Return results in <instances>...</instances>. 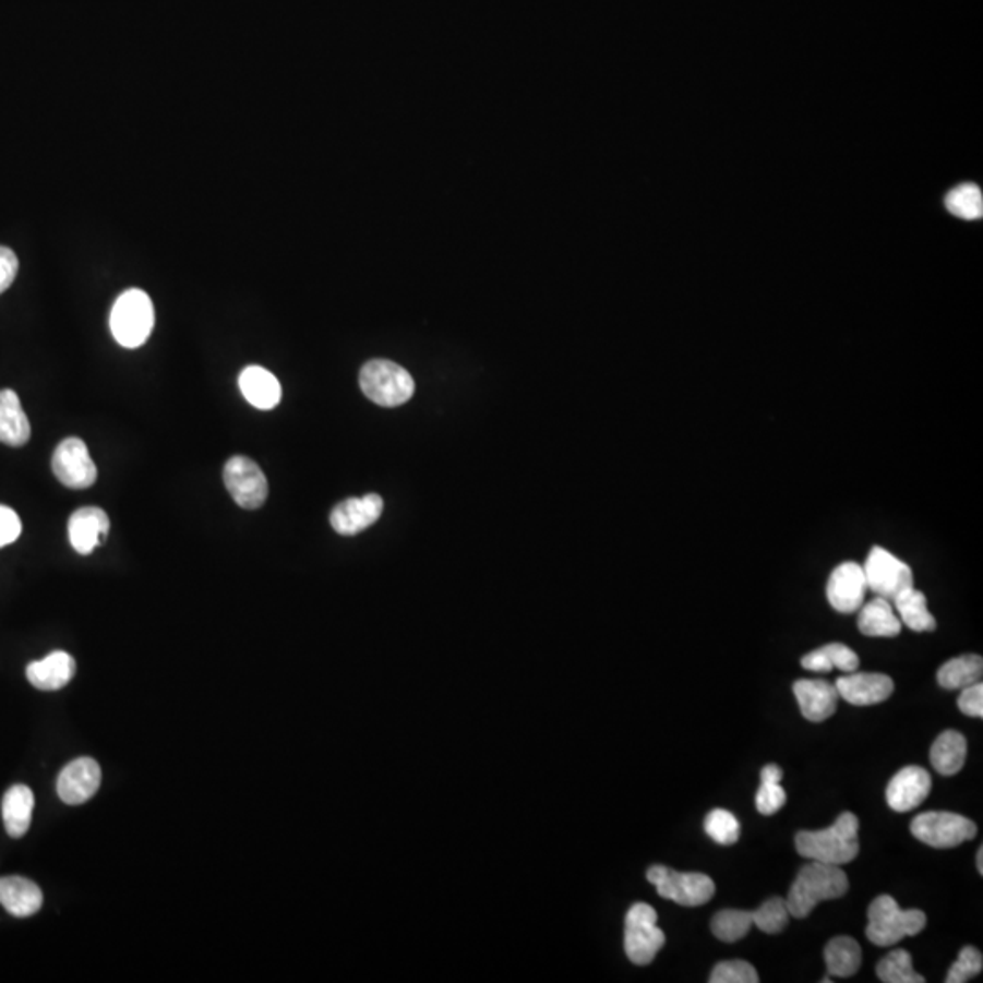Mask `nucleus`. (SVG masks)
Returning a JSON list of instances; mask_svg holds the SVG:
<instances>
[{"instance_id": "dca6fc26", "label": "nucleus", "mask_w": 983, "mask_h": 983, "mask_svg": "<svg viewBox=\"0 0 983 983\" xmlns=\"http://www.w3.org/2000/svg\"><path fill=\"white\" fill-rule=\"evenodd\" d=\"M383 498L377 494L350 498L332 511L331 525L341 536H356L372 527L383 514Z\"/></svg>"}, {"instance_id": "473e14b6", "label": "nucleus", "mask_w": 983, "mask_h": 983, "mask_svg": "<svg viewBox=\"0 0 983 983\" xmlns=\"http://www.w3.org/2000/svg\"><path fill=\"white\" fill-rule=\"evenodd\" d=\"M704 827L710 840H715L720 846L736 843L740 840V832H742V827H740L736 816L726 811V808L710 811L707 814V818H705Z\"/></svg>"}, {"instance_id": "2f4dec72", "label": "nucleus", "mask_w": 983, "mask_h": 983, "mask_svg": "<svg viewBox=\"0 0 983 983\" xmlns=\"http://www.w3.org/2000/svg\"><path fill=\"white\" fill-rule=\"evenodd\" d=\"M945 204L950 214L961 217V219H980L983 214L982 192L974 184H961V187L955 188L945 199Z\"/></svg>"}, {"instance_id": "c85d7f7f", "label": "nucleus", "mask_w": 983, "mask_h": 983, "mask_svg": "<svg viewBox=\"0 0 983 983\" xmlns=\"http://www.w3.org/2000/svg\"><path fill=\"white\" fill-rule=\"evenodd\" d=\"M895 609L900 615V621L907 628L914 632H933L936 628V620L928 612L925 594L911 587L898 594L895 599Z\"/></svg>"}, {"instance_id": "72a5a7b5", "label": "nucleus", "mask_w": 983, "mask_h": 983, "mask_svg": "<svg viewBox=\"0 0 983 983\" xmlns=\"http://www.w3.org/2000/svg\"><path fill=\"white\" fill-rule=\"evenodd\" d=\"M791 914L787 903L780 896L769 898L758 911H753V925L764 931L765 934H778L789 925Z\"/></svg>"}, {"instance_id": "58836bf2", "label": "nucleus", "mask_w": 983, "mask_h": 983, "mask_svg": "<svg viewBox=\"0 0 983 983\" xmlns=\"http://www.w3.org/2000/svg\"><path fill=\"white\" fill-rule=\"evenodd\" d=\"M958 709L963 715L971 716V718H983L982 683H972L969 687L961 688L960 698H958Z\"/></svg>"}, {"instance_id": "393cba45", "label": "nucleus", "mask_w": 983, "mask_h": 983, "mask_svg": "<svg viewBox=\"0 0 983 983\" xmlns=\"http://www.w3.org/2000/svg\"><path fill=\"white\" fill-rule=\"evenodd\" d=\"M966 736L956 731H945L931 747V764L942 776H955L966 765Z\"/></svg>"}, {"instance_id": "5701e85b", "label": "nucleus", "mask_w": 983, "mask_h": 983, "mask_svg": "<svg viewBox=\"0 0 983 983\" xmlns=\"http://www.w3.org/2000/svg\"><path fill=\"white\" fill-rule=\"evenodd\" d=\"M858 628L863 636L868 637H895L901 632V621L896 615L895 607L889 599L874 598L867 604H862Z\"/></svg>"}, {"instance_id": "f704fd0d", "label": "nucleus", "mask_w": 983, "mask_h": 983, "mask_svg": "<svg viewBox=\"0 0 983 983\" xmlns=\"http://www.w3.org/2000/svg\"><path fill=\"white\" fill-rule=\"evenodd\" d=\"M710 983H758V971L748 961L729 960L720 961L712 969Z\"/></svg>"}, {"instance_id": "20e7f679", "label": "nucleus", "mask_w": 983, "mask_h": 983, "mask_svg": "<svg viewBox=\"0 0 983 983\" xmlns=\"http://www.w3.org/2000/svg\"><path fill=\"white\" fill-rule=\"evenodd\" d=\"M154 326V302L146 291L130 288L117 297L116 304L111 308L110 328L121 347H143L152 336Z\"/></svg>"}, {"instance_id": "412c9836", "label": "nucleus", "mask_w": 983, "mask_h": 983, "mask_svg": "<svg viewBox=\"0 0 983 983\" xmlns=\"http://www.w3.org/2000/svg\"><path fill=\"white\" fill-rule=\"evenodd\" d=\"M239 388L244 399L259 410H272L279 405L283 396L279 381L263 367H247L242 370Z\"/></svg>"}, {"instance_id": "6e6552de", "label": "nucleus", "mask_w": 983, "mask_h": 983, "mask_svg": "<svg viewBox=\"0 0 983 983\" xmlns=\"http://www.w3.org/2000/svg\"><path fill=\"white\" fill-rule=\"evenodd\" d=\"M911 832L934 849H952L976 836V824L956 813H923L912 819Z\"/></svg>"}, {"instance_id": "ddd939ff", "label": "nucleus", "mask_w": 983, "mask_h": 983, "mask_svg": "<svg viewBox=\"0 0 983 983\" xmlns=\"http://www.w3.org/2000/svg\"><path fill=\"white\" fill-rule=\"evenodd\" d=\"M103 772L95 759L77 758L62 769L57 792L68 805H83L99 791Z\"/></svg>"}, {"instance_id": "a878e982", "label": "nucleus", "mask_w": 983, "mask_h": 983, "mask_svg": "<svg viewBox=\"0 0 983 983\" xmlns=\"http://www.w3.org/2000/svg\"><path fill=\"white\" fill-rule=\"evenodd\" d=\"M802 667L811 672H830L832 669H838L847 674V672L858 671L860 658L851 647H847L843 643H829V645L803 656Z\"/></svg>"}, {"instance_id": "b1692460", "label": "nucleus", "mask_w": 983, "mask_h": 983, "mask_svg": "<svg viewBox=\"0 0 983 983\" xmlns=\"http://www.w3.org/2000/svg\"><path fill=\"white\" fill-rule=\"evenodd\" d=\"M35 798L32 789L26 786H13L4 794L2 800V818L7 825L8 835L12 838H23L32 825Z\"/></svg>"}, {"instance_id": "e433bc0d", "label": "nucleus", "mask_w": 983, "mask_h": 983, "mask_svg": "<svg viewBox=\"0 0 983 983\" xmlns=\"http://www.w3.org/2000/svg\"><path fill=\"white\" fill-rule=\"evenodd\" d=\"M787 802V792L781 787V781H762L758 794H756V808L764 816H772L778 813Z\"/></svg>"}, {"instance_id": "7c9ffc66", "label": "nucleus", "mask_w": 983, "mask_h": 983, "mask_svg": "<svg viewBox=\"0 0 983 983\" xmlns=\"http://www.w3.org/2000/svg\"><path fill=\"white\" fill-rule=\"evenodd\" d=\"M884 983H923L925 978L912 969V956L903 949L890 950L876 967Z\"/></svg>"}, {"instance_id": "bb28decb", "label": "nucleus", "mask_w": 983, "mask_h": 983, "mask_svg": "<svg viewBox=\"0 0 983 983\" xmlns=\"http://www.w3.org/2000/svg\"><path fill=\"white\" fill-rule=\"evenodd\" d=\"M825 966L832 976H854L862 967V949L851 936H836L825 945Z\"/></svg>"}, {"instance_id": "aec40b11", "label": "nucleus", "mask_w": 983, "mask_h": 983, "mask_svg": "<svg viewBox=\"0 0 983 983\" xmlns=\"http://www.w3.org/2000/svg\"><path fill=\"white\" fill-rule=\"evenodd\" d=\"M0 906L13 916H34L43 907V890L32 879L21 876L0 878Z\"/></svg>"}, {"instance_id": "cd10ccee", "label": "nucleus", "mask_w": 983, "mask_h": 983, "mask_svg": "<svg viewBox=\"0 0 983 983\" xmlns=\"http://www.w3.org/2000/svg\"><path fill=\"white\" fill-rule=\"evenodd\" d=\"M982 674V656L966 654V656L952 658V660L939 667L936 678H938L939 687L947 688V691H961V688L969 687L972 683L980 682Z\"/></svg>"}, {"instance_id": "79ce46f5", "label": "nucleus", "mask_w": 983, "mask_h": 983, "mask_svg": "<svg viewBox=\"0 0 983 983\" xmlns=\"http://www.w3.org/2000/svg\"><path fill=\"white\" fill-rule=\"evenodd\" d=\"M976 863L978 873L983 874V847H980V849H978Z\"/></svg>"}, {"instance_id": "a211bd4d", "label": "nucleus", "mask_w": 983, "mask_h": 983, "mask_svg": "<svg viewBox=\"0 0 983 983\" xmlns=\"http://www.w3.org/2000/svg\"><path fill=\"white\" fill-rule=\"evenodd\" d=\"M792 691L805 720L822 723L835 715L840 699L835 685L824 680H798Z\"/></svg>"}, {"instance_id": "f257e3e1", "label": "nucleus", "mask_w": 983, "mask_h": 983, "mask_svg": "<svg viewBox=\"0 0 983 983\" xmlns=\"http://www.w3.org/2000/svg\"><path fill=\"white\" fill-rule=\"evenodd\" d=\"M858 830H860V822L854 814H840L829 829L798 832V854L808 858L813 862L829 863V865L841 867L846 863H851L860 852Z\"/></svg>"}, {"instance_id": "39448f33", "label": "nucleus", "mask_w": 983, "mask_h": 983, "mask_svg": "<svg viewBox=\"0 0 983 983\" xmlns=\"http://www.w3.org/2000/svg\"><path fill=\"white\" fill-rule=\"evenodd\" d=\"M359 386L370 401L386 408L401 407L416 392L412 375L388 359H372L364 364L359 372Z\"/></svg>"}, {"instance_id": "a19ab883", "label": "nucleus", "mask_w": 983, "mask_h": 983, "mask_svg": "<svg viewBox=\"0 0 983 983\" xmlns=\"http://www.w3.org/2000/svg\"><path fill=\"white\" fill-rule=\"evenodd\" d=\"M783 780V770L778 765H765L759 775V781H781Z\"/></svg>"}, {"instance_id": "c9c22d12", "label": "nucleus", "mask_w": 983, "mask_h": 983, "mask_svg": "<svg viewBox=\"0 0 983 983\" xmlns=\"http://www.w3.org/2000/svg\"><path fill=\"white\" fill-rule=\"evenodd\" d=\"M983 969V956L980 950L974 949L971 945H967L960 950V955L956 958L955 963L950 966L945 982L947 983H966L971 978L978 976Z\"/></svg>"}, {"instance_id": "c756f323", "label": "nucleus", "mask_w": 983, "mask_h": 983, "mask_svg": "<svg viewBox=\"0 0 983 983\" xmlns=\"http://www.w3.org/2000/svg\"><path fill=\"white\" fill-rule=\"evenodd\" d=\"M751 927H753V911H740V909H723V911L716 912L710 922V928L716 938L726 944H734V942L745 938Z\"/></svg>"}, {"instance_id": "1a4fd4ad", "label": "nucleus", "mask_w": 983, "mask_h": 983, "mask_svg": "<svg viewBox=\"0 0 983 983\" xmlns=\"http://www.w3.org/2000/svg\"><path fill=\"white\" fill-rule=\"evenodd\" d=\"M863 574L867 588L879 598L892 599L907 588L914 587V576L911 566L898 560L895 554L884 547H873L868 552L867 561L863 565Z\"/></svg>"}, {"instance_id": "ea45409f", "label": "nucleus", "mask_w": 983, "mask_h": 983, "mask_svg": "<svg viewBox=\"0 0 983 983\" xmlns=\"http://www.w3.org/2000/svg\"><path fill=\"white\" fill-rule=\"evenodd\" d=\"M19 259L12 248L0 247V293L12 286L13 280L17 277Z\"/></svg>"}, {"instance_id": "9b49d317", "label": "nucleus", "mask_w": 983, "mask_h": 983, "mask_svg": "<svg viewBox=\"0 0 983 983\" xmlns=\"http://www.w3.org/2000/svg\"><path fill=\"white\" fill-rule=\"evenodd\" d=\"M51 468L56 478L68 489H89L97 481V467L89 456L88 446L79 437H68L57 446Z\"/></svg>"}, {"instance_id": "0eeeda50", "label": "nucleus", "mask_w": 983, "mask_h": 983, "mask_svg": "<svg viewBox=\"0 0 983 983\" xmlns=\"http://www.w3.org/2000/svg\"><path fill=\"white\" fill-rule=\"evenodd\" d=\"M666 945L658 912L648 903H634L625 918V952L634 966H648Z\"/></svg>"}, {"instance_id": "9d476101", "label": "nucleus", "mask_w": 983, "mask_h": 983, "mask_svg": "<svg viewBox=\"0 0 983 983\" xmlns=\"http://www.w3.org/2000/svg\"><path fill=\"white\" fill-rule=\"evenodd\" d=\"M226 489L237 505L247 511H257L268 498V481L257 463L244 456L228 459L223 470Z\"/></svg>"}, {"instance_id": "6ab92c4d", "label": "nucleus", "mask_w": 983, "mask_h": 983, "mask_svg": "<svg viewBox=\"0 0 983 983\" xmlns=\"http://www.w3.org/2000/svg\"><path fill=\"white\" fill-rule=\"evenodd\" d=\"M75 671H77V666L72 656L57 650V652L48 654L45 660L29 663L26 676L35 688L51 693V691H61L62 687H67L75 676Z\"/></svg>"}, {"instance_id": "423d86ee", "label": "nucleus", "mask_w": 983, "mask_h": 983, "mask_svg": "<svg viewBox=\"0 0 983 983\" xmlns=\"http://www.w3.org/2000/svg\"><path fill=\"white\" fill-rule=\"evenodd\" d=\"M647 879L658 895L678 906L699 907L709 903L716 895V885L704 873H678L666 865L648 868Z\"/></svg>"}, {"instance_id": "4c0bfd02", "label": "nucleus", "mask_w": 983, "mask_h": 983, "mask_svg": "<svg viewBox=\"0 0 983 983\" xmlns=\"http://www.w3.org/2000/svg\"><path fill=\"white\" fill-rule=\"evenodd\" d=\"M21 532H23V523H21L17 512L12 511L10 506L0 505V549L17 541Z\"/></svg>"}, {"instance_id": "f3484780", "label": "nucleus", "mask_w": 983, "mask_h": 983, "mask_svg": "<svg viewBox=\"0 0 983 983\" xmlns=\"http://www.w3.org/2000/svg\"><path fill=\"white\" fill-rule=\"evenodd\" d=\"M110 532V517L99 506H84L73 512L68 523V536L75 552L88 555Z\"/></svg>"}, {"instance_id": "7ed1b4c3", "label": "nucleus", "mask_w": 983, "mask_h": 983, "mask_svg": "<svg viewBox=\"0 0 983 983\" xmlns=\"http://www.w3.org/2000/svg\"><path fill=\"white\" fill-rule=\"evenodd\" d=\"M867 938L878 947H890L903 938L916 936L927 925V916L920 909H900L895 898L882 895L868 906Z\"/></svg>"}, {"instance_id": "4be33fe9", "label": "nucleus", "mask_w": 983, "mask_h": 983, "mask_svg": "<svg viewBox=\"0 0 983 983\" xmlns=\"http://www.w3.org/2000/svg\"><path fill=\"white\" fill-rule=\"evenodd\" d=\"M32 435L28 416L13 391H0V443L8 446H23Z\"/></svg>"}, {"instance_id": "4468645a", "label": "nucleus", "mask_w": 983, "mask_h": 983, "mask_svg": "<svg viewBox=\"0 0 983 983\" xmlns=\"http://www.w3.org/2000/svg\"><path fill=\"white\" fill-rule=\"evenodd\" d=\"M931 787L933 780L927 770L911 765L896 772L887 786L885 798L895 813H909L927 800Z\"/></svg>"}, {"instance_id": "f8f14e48", "label": "nucleus", "mask_w": 983, "mask_h": 983, "mask_svg": "<svg viewBox=\"0 0 983 983\" xmlns=\"http://www.w3.org/2000/svg\"><path fill=\"white\" fill-rule=\"evenodd\" d=\"M867 592V582L863 566L854 561H846L836 566L827 583V599L830 607L841 614H852L862 609Z\"/></svg>"}, {"instance_id": "f03ea898", "label": "nucleus", "mask_w": 983, "mask_h": 983, "mask_svg": "<svg viewBox=\"0 0 983 983\" xmlns=\"http://www.w3.org/2000/svg\"><path fill=\"white\" fill-rule=\"evenodd\" d=\"M849 878L838 865L811 862L803 865L787 896V909L792 918H807L819 901L836 900L847 895Z\"/></svg>"}, {"instance_id": "2eb2a0df", "label": "nucleus", "mask_w": 983, "mask_h": 983, "mask_svg": "<svg viewBox=\"0 0 983 983\" xmlns=\"http://www.w3.org/2000/svg\"><path fill=\"white\" fill-rule=\"evenodd\" d=\"M838 696L846 699L847 704L856 707L882 704L890 698L895 691V682L885 674H867V672H847L846 676L838 678L835 683Z\"/></svg>"}]
</instances>
